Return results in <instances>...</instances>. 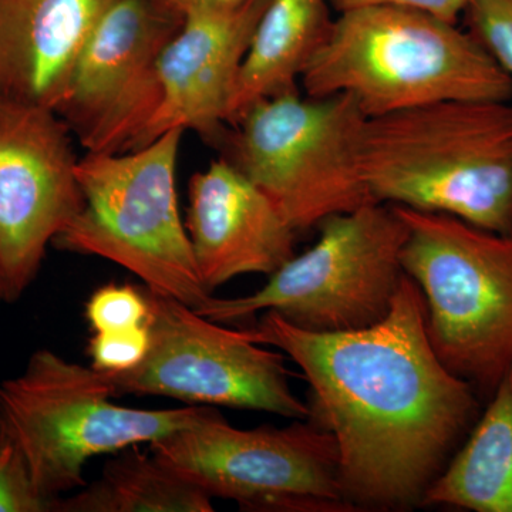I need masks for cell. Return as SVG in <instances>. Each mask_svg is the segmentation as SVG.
<instances>
[{"label": "cell", "instance_id": "1", "mask_svg": "<svg viewBox=\"0 0 512 512\" xmlns=\"http://www.w3.org/2000/svg\"><path fill=\"white\" fill-rule=\"evenodd\" d=\"M245 332L301 367L309 420L335 437L340 485L355 511L420 507L476 421L477 392L434 352L426 302L409 275L389 315L369 328L309 332L266 311Z\"/></svg>", "mask_w": 512, "mask_h": 512}, {"label": "cell", "instance_id": "2", "mask_svg": "<svg viewBox=\"0 0 512 512\" xmlns=\"http://www.w3.org/2000/svg\"><path fill=\"white\" fill-rule=\"evenodd\" d=\"M359 165L379 204L512 235L510 101H441L367 119Z\"/></svg>", "mask_w": 512, "mask_h": 512}, {"label": "cell", "instance_id": "3", "mask_svg": "<svg viewBox=\"0 0 512 512\" xmlns=\"http://www.w3.org/2000/svg\"><path fill=\"white\" fill-rule=\"evenodd\" d=\"M301 83L309 97H353L367 119L441 101L512 99V77L470 32L390 5L340 12Z\"/></svg>", "mask_w": 512, "mask_h": 512}, {"label": "cell", "instance_id": "4", "mask_svg": "<svg viewBox=\"0 0 512 512\" xmlns=\"http://www.w3.org/2000/svg\"><path fill=\"white\" fill-rule=\"evenodd\" d=\"M110 376L50 349L0 383V421L25 456L37 491L56 503L82 488L84 466L100 454L154 443L217 412L211 406L143 410L119 406Z\"/></svg>", "mask_w": 512, "mask_h": 512}, {"label": "cell", "instance_id": "5", "mask_svg": "<svg viewBox=\"0 0 512 512\" xmlns=\"http://www.w3.org/2000/svg\"><path fill=\"white\" fill-rule=\"evenodd\" d=\"M393 207L409 229L402 266L423 293L434 352L490 399L512 369V235Z\"/></svg>", "mask_w": 512, "mask_h": 512}, {"label": "cell", "instance_id": "6", "mask_svg": "<svg viewBox=\"0 0 512 512\" xmlns=\"http://www.w3.org/2000/svg\"><path fill=\"white\" fill-rule=\"evenodd\" d=\"M184 130L127 153H86L77 163L83 207L53 245L99 256L150 291L198 309L211 298L178 211L175 170Z\"/></svg>", "mask_w": 512, "mask_h": 512}, {"label": "cell", "instance_id": "7", "mask_svg": "<svg viewBox=\"0 0 512 512\" xmlns=\"http://www.w3.org/2000/svg\"><path fill=\"white\" fill-rule=\"evenodd\" d=\"M318 242L293 256L259 291L241 298L211 296L194 309L218 323L278 313L295 328L349 332L389 315L403 276L406 222L389 204H367L320 222Z\"/></svg>", "mask_w": 512, "mask_h": 512}, {"label": "cell", "instance_id": "8", "mask_svg": "<svg viewBox=\"0 0 512 512\" xmlns=\"http://www.w3.org/2000/svg\"><path fill=\"white\" fill-rule=\"evenodd\" d=\"M366 120L346 94L286 93L245 111L224 143L228 160L301 232L375 202L359 165Z\"/></svg>", "mask_w": 512, "mask_h": 512}, {"label": "cell", "instance_id": "9", "mask_svg": "<svg viewBox=\"0 0 512 512\" xmlns=\"http://www.w3.org/2000/svg\"><path fill=\"white\" fill-rule=\"evenodd\" d=\"M178 476L211 498L256 512H352L335 437L315 421L242 430L221 413L150 444Z\"/></svg>", "mask_w": 512, "mask_h": 512}, {"label": "cell", "instance_id": "10", "mask_svg": "<svg viewBox=\"0 0 512 512\" xmlns=\"http://www.w3.org/2000/svg\"><path fill=\"white\" fill-rule=\"evenodd\" d=\"M150 349L143 362L110 376L116 396H163L188 406H225L309 419V406L289 386L285 356L261 348L191 306L144 288Z\"/></svg>", "mask_w": 512, "mask_h": 512}, {"label": "cell", "instance_id": "11", "mask_svg": "<svg viewBox=\"0 0 512 512\" xmlns=\"http://www.w3.org/2000/svg\"><path fill=\"white\" fill-rule=\"evenodd\" d=\"M184 23L173 0H113L56 111L86 153L143 147L160 103L158 64Z\"/></svg>", "mask_w": 512, "mask_h": 512}, {"label": "cell", "instance_id": "12", "mask_svg": "<svg viewBox=\"0 0 512 512\" xmlns=\"http://www.w3.org/2000/svg\"><path fill=\"white\" fill-rule=\"evenodd\" d=\"M74 136L39 107L0 106V281L5 302L35 282L47 247L83 207Z\"/></svg>", "mask_w": 512, "mask_h": 512}, {"label": "cell", "instance_id": "13", "mask_svg": "<svg viewBox=\"0 0 512 512\" xmlns=\"http://www.w3.org/2000/svg\"><path fill=\"white\" fill-rule=\"evenodd\" d=\"M268 2L184 10L183 26L158 64L160 103L143 147L175 128L224 143L239 72Z\"/></svg>", "mask_w": 512, "mask_h": 512}, {"label": "cell", "instance_id": "14", "mask_svg": "<svg viewBox=\"0 0 512 512\" xmlns=\"http://www.w3.org/2000/svg\"><path fill=\"white\" fill-rule=\"evenodd\" d=\"M185 229L211 295L237 276H271L295 256L298 232L228 158L191 178Z\"/></svg>", "mask_w": 512, "mask_h": 512}, {"label": "cell", "instance_id": "15", "mask_svg": "<svg viewBox=\"0 0 512 512\" xmlns=\"http://www.w3.org/2000/svg\"><path fill=\"white\" fill-rule=\"evenodd\" d=\"M113 0H0V106L57 111Z\"/></svg>", "mask_w": 512, "mask_h": 512}, {"label": "cell", "instance_id": "16", "mask_svg": "<svg viewBox=\"0 0 512 512\" xmlns=\"http://www.w3.org/2000/svg\"><path fill=\"white\" fill-rule=\"evenodd\" d=\"M329 0H269L239 72L228 124L258 101L298 92V80L333 19Z\"/></svg>", "mask_w": 512, "mask_h": 512}, {"label": "cell", "instance_id": "17", "mask_svg": "<svg viewBox=\"0 0 512 512\" xmlns=\"http://www.w3.org/2000/svg\"><path fill=\"white\" fill-rule=\"evenodd\" d=\"M473 427L427 488L420 507L512 512V369Z\"/></svg>", "mask_w": 512, "mask_h": 512}, {"label": "cell", "instance_id": "18", "mask_svg": "<svg viewBox=\"0 0 512 512\" xmlns=\"http://www.w3.org/2000/svg\"><path fill=\"white\" fill-rule=\"evenodd\" d=\"M212 511L210 495L137 446L123 448L96 481L60 497L55 507V512Z\"/></svg>", "mask_w": 512, "mask_h": 512}, {"label": "cell", "instance_id": "19", "mask_svg": "<svg viewBox=\"0 0 512 512\" xmlns=\"http://www.w3.org/2000/svg\"><path fill=\"white\" fill-rule=\"evenodd\" d=\"M0 512H55L37 491L22 450L0 421Z\"/></svg>", "mask_w": 512, "mask_h": 512}, {"label": "cell", "instance_id": "20", "mask_svg": "<svg viewBox=\"0 0 512 512\" xmlns=\"http://www.w3.org/2000/svg\"><path fill=\"white\" fill-rule=\"evenodd\" d=\"M150 305L146 292L131 285L101 286L86 303V319L94 332L146 325Z\"/></svg>", "mask_w": 512, "mask_h": 512}, {"label": "cell", "instance_id": "21", "mask_svg": "<svg viewBox=\"0 0 512 512\" xmlns=\"http://www.w3.org/2000/svg\"><path fill=\"white\" fill-rule=\"evenodd\" d=\"M464 13L468 32L512 77V0H471Z\"/></svg>", "mask_w": 512, "mask_h": 512}, {"label": "cell", "instance_id": "22", "mask_svg": "<svg viewBox=\"0 0 512 512\" xmlns=\"http://www.w3.org/2000/svg\"><path fill=\"white\" fill-rule=\"evenodd\" d=\"M150 342L147 323L137 328L94 332L89 342L92 367L110 375L128 372L143 362Z\"/></svg>", "mask_w": 512, "mask_h": 512}, {"label": "cell", "instance_id": "23", "mask_svg": "<svg viewBox=\"0 0 512 512\" xmlns=\"http://www.w3.org/2000/svg\"><path fill=\"white\" fill-rule=\"evenodd\" d=\"M470 2L471 0H329V5L338 13L343 10L363 8V6H403V8L423 10L448 22L457 23L458 16L466 12Z\"/></svg>", "mask_w": 512, "mask_h": 512}, {"label": "cell", "instance_id": "24", "mask_svg": "<svg viewBox=\"0 0 512 512\" xmlns=\"http://www.w3.org/2000/svg\"><path fill=\"white\" fill-rule=\"evenodd\" d=\"M244 2L245 0H173L181 12L187 9H229Z\"/></svg>", "mask_w": 512, "mask_h": 512}, {"label": "cell", "instance_id": "25", "mask_svg": "<svg viewBox=\"0 0 512 512\" xmlns=\"http://www.w3.org/2000/svg\"><path fill=\"white\" fill-rule=\"evenodd\" d=\"M0 302H5V293H3L2 281H0Z\"/></svg>", "mask_w": 512, "mask_h": 512}]
</instances>
